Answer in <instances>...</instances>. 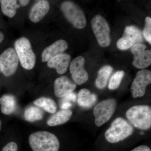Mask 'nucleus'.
I'll return each mask as SVG.
<instances>
[{
	"label": "nucleus",
	"instance_id": "nucleus-7",
	"mask_svg": "<svg viewBox=\"0 0 151 151\" xmlns=\"http://www.w3.org/2000/svg\"><path fill=\"white\" fill-rule=\"evenodd\" d=\"M61 9L68 20L76 28L82 29L86 27V20L85 14L74 3L64 2L61 4Z\"/></svg>",
	"mask_w": 151,
	"mask_h": 151
},
{
	"label": "nucleus",
	"instance_id": "nucleus-30",
	"mask_svg": "<svg viewBox=\"0 0 151 151\" xmlns=\"http://www.w3.org/2000/svg\"><path fill=\"white\" fill-rule=\"evenodd\" d=\"M19 2L20 3V6H25L28 4L29 3V1H27V0H20L19 1Z\"/></svg>",
	"mask_w": 151,
	"mask_h": 151
},
{
	"label": "nucleus",
	"instance_id": "nucleus-25",
	"mask_svg": "<svg viewBox=\"0 0 151 151\" xmlns=\"http://www.w3.org/2000/svg\"><path fill=\"white\" fill-rule=\"evenodd\" d=\"M143 35L146 40L151 44V19L147 17L145 19V24L143 32Z\"/></svg>",
	"mask_w": 151,
	"mask_h": 151
},
{
	"label": "nucleus",
	"instance_id": "nucleus-12",
	"mask_svg": "<svg viewBox=\"0 0 151 151\" xmlns=\"http://www.w3.org/2000/svg\"><path fill=\"white\" fill-rule=\"evenodd\" d=\"M85 59L83 56H78L72 60L70 65L71 76L76 84L81 85L89 78L88 73L84 67Z\"/></svg>",
	"mask_w": 151,
	"mask_h": 151
},
{
	"label": "nucleus",
	"instance_id": "nucleus-13",
	"mask_svg": "<svg viewBox=\"0 0 151 151\" xmlns=\"http://www.w3.org/2000/svg\"><path fill=\"white\" fill-rule=\"evenodd\" d=\"M76 85L65 76H61L57 78L54 81V90L57 97H64L73 92Z\"/></svg>",
	"mask_w": 151,
	"mask_h": 151
},
{
	"label": "nucleus",
	"instance_id": "nucleus-23",
	"mask_svg": "<svg viewBox=\"0 0 151 151\" xmlns=\"http://www.w3.org/2000/svg\"><path fill=\"white\" fill-rule=\"evenodd\" d=\"M17 3V1L15 0H1L0 4L3 13L9 18L14 16L17 9L19 7Z\"/></svg>",
	"mask_w": 151,
	"mask_h": 151
},
{
	"label": "nucleus",
	"instance_id": "nucleus-9",
	"mask_svg": "<svg viewBox=\"0 0 151 151\" xmlns=\"http://www.w3.org/2000/svg\"><path fill=\"white\" fill-rule=\"evenodd\" d=\"M19 60L18 57L14 49H7L0 56L1 72L6 76L13 75L17 69Z\"/></svg>",
	"mask_w": 151,
	"mask_h": 151
},
{
	"label": "nucleus",
	"instance_id": "nucleus-10",
	"mask_svg": "<svg viewBox=\"0 0 151 151\" xmlns=\"http://www.w3.org/2000/svg\"><path fill=\"white\" fill-rule=\"evenodd\" d=\"M151 83L150 70L145 69L139 70L131 85V92L133 98L144 96L145 94L147 86Z\"/></svg>",
	"mask_w": 151,
	"mask_h": 151
},
{
	"label": "nucleus",
	"instance_id": "nucleus-24",
	"mask_svg": "<svg viewBox=\"0 0 151 151\" xmlns=\"http://www.w3.org/2000/svg\"><path fill=\"white\" fill-rule=\"evenodd\" d=\"M125 72L123 70H119L115 72L111 76L108 84V88L111 90L118 88L120 86Z\"/></svg>",
	"mask_w": 151,
	"mask_h": 151
},
{
	"label": "nucleus",
	"instance_id": "nucleus-15",
	"mask_svg": "<svg viewBox=\"0 0 151 151\" xmlns=\"http://www.w3.org/2000/svg\"><path fill=\"white\" fill-rule=\"evenodd\" d=\"M68 47L67 42L63 40L55 41L44 50L42 53V61L47 62L58 55L63 53Z\"/></svg>",
	"mask_w": 151,
	"mask_h": 151
},
{
	"label": "nucleus",
	"instance_id": "nucleus-16",
	"mask_svg": "<svg viewBox=\"0 0 151 151\" xmlns=\"http://www.w3.org/2000/svg\"><path fill=\"white\" fill-rule=\"evenodd\" d=\"M50 4L48 1H39L36 3L31 10L29 18L34 23H37L48 12Z\"/></svg>",
	"mask_w": 151,
	"mask_h": 151
},
{
	"label": "nucleus",
	"instance_id": "nucleus-2",
	"mask_svg": "<svg viewBox=\"0 0 151 151\" xmlns=\"http://www.w3.org/2000/svg\"><path fill=\"white\" fill-rule=\"evenodd\" d=\"M126 117L132 125L139 129L147 130L151 127V108L148 105L132 106L126 112Z\"/></svg>",
	"mask_w": 151,
	"mask_h": 151
},
{
	"label": "nucleus",
	"instance_id": "nucleus-5",
	"mask_svg": "<svg viewBox=\"0 0 151 151\" xmlns=\"http://www.w3.org/2000/svg\"><path fill=\"white\" fill-rule=\"evenodd\" d=\"M116 108L117 102L114 99L103 100L97 104L93 110L95 125L100 127L107 123L113 116Z\"/></svg>",
	"mask_w": 151,
	"mask_h": 151
},
{
	"label": "nucleus",
	"instance_id": "nucleus-22",
	"mask_svg": "<svg viewBox=\"0 0 151 151\" xmlns=\"http://www.w3.org/2000/svg\"><path fill=\"white\" fill-rule=\"evenodd\" d=\"M43 111L37 106H30L24 111V119L29 122L40 121L43 119Z\"/></svg>",
	"mask_w": 151,
	"mask_h": 151
},
{
	"label": "nucleus",
	"instance_id": "nucleus-26",
	"mask_svg": "<svg viewBox=\"0 0 151 151\" xmlns=\"http://www.w3.org/2000/svg\"><path fill=\"white\" fill-rule=\"evenodd\" d=\"M1 151H18L17 145L14 142H10L3 147Z\"/></svg>",
	"mask_w": 151,
	"mask_h": 151
},
{
	"label": "nucleus",
	"instance_id": "nucleus-31",
	"mask_svg": "<svg viewBox=\"0 0 151 151\" xmlns=\"http://www.w3.org/2000/svg\"><path fill=\"white\" fill-rule=\"evenodd\" d=\"M4 39V35L2 32H0V43L2 42Z\"/></svg>",
	"mask_w": 151,
	"mask_h": 151
},
{
	"label": "nucleus",
	"instance_id": "nucleus-29",
	"mask_svg": "<svg viewBox=\"0 0 151 151\" xmlns=\"http://www.w3.org/2000/svg\"><path fill=\"white\" fill-rule=\"evenodd\" d=\"M71 106H72V104L70 102H65L61 105V108L63 110H68V108L71 107Z\"/></svg>",
	"mask_w": 151,
	"mask_h": 151
},
{
	"label": "nucleus",
	"instance_id": "nucleus-6",
	"mask_svg": "<svg viewBox=\"0 0 151 151\" xmlns=\"http://www.w3.org/2000/svg\"><path fill=\"white\" fill-rule=\"evenodd\" d=\"M92 30L100 46L106 47L111 44L110 27L108 22L100 15L93 17L91 21Z\"/></svg>",
	"mask_w": 151,
	"mask_h": 151
},
{
	"label": "nucleus",
	"instance_id": "nucleus-28",
	"mask_svg": "<svg viewBox=\"0 0 151 151\" xmlns=\"http://www.w3.org/2000/svg\"><path fill=\"white\" fill-rule=\"evenodd\" d=\"M131 151H151V150L150 148L148 146L142 145L135 148Z\"/></svg>",
	"mask_w": 151,
	"mask_h": 151
},
{
	"label": "nucleus",
	"instance_id": "nucleus-1",
	"mask_svg": "<svg viewBox=\"0 0 151 151\" xmlns=\"http://www.w3.org/2000/svg\"><path fill=\"white\" fill-rule=\"evenodd\" d=\"M29 142L33 151L59 150V140L54 134L46 131H39L31 134Z\"/></svg>",
	"mask_w": 151,
	"mask_h": 151
},
{
	"label": "nucleus",
	"instance_id": "nucleus-11",
	"mask_svg": "<svg viewBox=\"0 0 151 151\" xmlns=\"http://www.w3.org/2000/svg\"><path fill=\"white\" fill-rule=\"evenodd\" d=\"M147 46L139 43L131 47V52L134 55L132 64L139 69H144L151 64V50H146Z\"/></svg>",
	"mask_w": 151,
	"mask_h": 151
},
{
	"label": "nucleus",
	"instance_id": "nucleus-32",
	"mask_svg": "<svg viewBox=\"0 0 151 151\" xmlns=\"http://www.w3.org/2000/svg\"><path fill=\"white\" fill-rule=\"evenodd\" d=\"M2 122L0 119V131H1V129Z\"/></svg>",
	"mask_w": 151,
	"mask_h": 151
},
{
	"label": "nucleus",
	"instance_id": "nucleus-8",
	"mask_svg": "<svg viewBox=\"0 0 151 151\" xmlns=\"http://www.w3.org/2000/svg\"><path fill=\"white\" fill-rule=\"evenodd\" d=\"M144 41L140 30L134 26H127L123 36L118 40L117 46L121 50H126Z\"/></svg>",
	"mask_w": 151,
	"mask_h": 151
},
{
	"label": "nucleus",
	"instance_id": "nucleus-3",
	"mask_svg": "<svg viewBox=\"0 0 151 151\" xmlns=\"http://www.w3.org/2000/svg\"><path fill=\"white\" fill-rule=\"evenodd\" d=\"M134 130L130 123L122 117H119L113 121L105 132V138L108 142L118 143L131 136Z\"/></svg>",
	"mask_w": 151,
	"mask_h": 151
},
{
	"label": "nucleus",
	"instance_id": "nucleus-19",
	"mask_svg": "<svg viewBox=\"0 0 151 151\" xmlns=\"http://www.w3.org/2000/svg\"><path fill=\"white\" fill-rule=\"evenodd\" d=\"M1 111L3 114L8 115L16 111L17 102L15 97L12 94H5L0 98Z\"/></svg>",
	"mask_w": 151,
	"mask_h": 151
},
{
	"label": "nucleus",
	"instance_id": "nucleus-21",
	"mask_svg": "<svg viewBox=\"0 0 151 151\" xmlns=\"http://www.w3.org/2000/svg\"><path fill=\"white\" fill-rule=\"evenodd\" d=\"M34 104L50 113H55L57 109L55 102L51 98L42 97L34 101Z\"/></svg>",
	"mask_w": 151,
	"mask_h": 151
},
{
	"label": "nucleus",
	"instance_id": "nucleus-17",
	"mask_svg": "<svg viewBox=\"0 0 151 151\" xmlns=\"http://www.w3.org/2000/svg\"><path fill=\"white\" fill-rule=\"evenodd\" d=\"M72 114V111L69 109L61 110L51 116L48 119L47 123L50 127L62 125L70 120Z\"/></svg>",
	"mask_w": 151,
	"mask_h": 151
},
{
	"label": "nucleus",
	"instance_id": "nucleus-4",
	"mask_svg": "<svg viewBox=\"0 0 151 151\" xmlns=\"http://www.w3.org/2000/svg\"><path fill=\"white\" fill-rule=\"evenodd\" d=\"M15 51L22 66L27 70H31L35 64V55L27 38L22 37L15 43Z\"/></svg>",
	"mask_w": 151,
	"mask_h": 151
},
{
	"label": "nucleus",
	"instance_id": "nucleus-33",
	"mask_svg": "<svg viewBox=\"0 0 151 151\" xmlns=\"http://www.w3.org/2000/svg\"><path fill=\"white\" fill-rule=\"evenodd\" d=\"M1 72V68H0V72Z\"/></svg>",
	"mask_w": 151,
	"mask_h": 151
},
{
	"label": "nucleus",
	"instance_id": "nucleus-18",
	"mask_svg": "<svg viewBox=\"0 0 151 151\" xmlns=\"http://www.w3.org/2000/svg\"><path fill=\"white\" fill-rule=\"evenodd\" d=\"M97 101V96L86 89H81L78 92L77 102L82 108H91Z\"/></svg>",
	"mask_w": 151,
	"mask_h": 151
},
{
	"label": "nucleus",
	"instance_id": "nucleus-20",
	"mask_svg": "<svg viewBox=\"0 0 151 151\" xmlns=\"http://www.w3.org/2000/svg\"><path fill=\"white\" fill-rule=\"evenodd\" d=\"M113 70V68L110 65H105L100 68L95 81V85L98 89H103L106 87Z\"/></svg>",
	"mask_w": 151,
	"mask_h": 151
},
{
	"label": "nucleus",
	"instance_id": "nucleus-14",
	"mask_svg": "<svg viewBox=\"0 0 151 151\" xmlns=\"http://www.w3.org/2000/svg\"><path fill=\"white\" fill-rule=\"evenodd\" d=\"M70 59L71 57L69 54L63 52L47 61V66L50 68H55L58 73L62 75L67 71Z\"/></svg>",
	"mask_w": 151,
	"mask_h": 151
},
{
	"label": "nucleus",
	"instance_id": "nucleus-27",
	"mask_svg": "<svg viewBox=\"0 0 151 151\" xmlns=\"http://www.w3.org/2000/svg\"><path fill=\"white\" fill-rule=\"evenodd\" d=\"M64 100H65L66 102L68 101H73V102H75L76 100V94L73 92L70 93L67 96H65V97H64Z\"/></svg>",
	"mask_w": 151,
	"mask_h": 151
}]
</instances>
